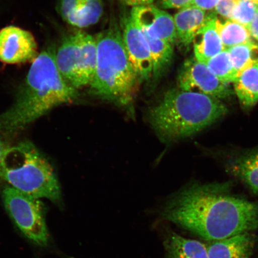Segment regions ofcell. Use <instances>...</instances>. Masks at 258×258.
Instances as JSON below:
<instances>
[{"label": "cell", "mask_w": 258, "mask_h": 258, "mask_svg": "<svg viewBox=\"0 0 258 258\" xmlns=\"http://www.w3.org/2000/svg\"><path fill=\"white\" fill-rule=\"evenodd\" d=\"M228 183H195L163 209L164 218L205 239L217 241L258 230V202L231 193Z\"/></svg>", "instance_id": "1"}, {"label": "cell", "mask_w": 258, "mask_h": 258, "mask_svg": "<svg viewBox=\"0 0 258 258\" xmlns=\"http://www.w3.org/2000/svg\"><path fill=\"white\" fill-rule=\"evenodd\" d=\"M78 93L61 75L55 51L44 50L32 62L14 104L0 114V134L14 135L57 106L72 102Z\"/></svg>", "instance_id": "2"}, {"label": "cell", "mask_w": 258, "mask_h": 258, "mask_svg": "<svg viewBox=\"0 0 258 258\" xmlns=\"http://www.w3.org/2000/svg\"><path fill=\"white\" fill-rule=\"evenodd\" d=\"M228 113L221 100L201 93L173 89L148 113V121L166 143L191 137Z\"/></svg>", "instance_id": "3"}, {"label": "cell", "mask_w": 258, "mask_h": 258, "mask_svg": "<svg viewBox=\"0 0 258 258\" xmlns=\"http://www.w3.org/2000/svg\"><path fill=\"white\" fill-rule=\"evenodd\" d=\"M96 64L90 84L92 91L102 99L125 105L137 91L138 77L129 60L117 24L96 37Z\"/></svg>", "instance_id": "4"}, {"label": "cell", "mask_w": 258, "mask_h": 258, "mask_svg": "<svg viewBox=\"0 0 258 258\" xmlns=\"http://www.w3.org/2000/svg\"><path fill=\"white\" fill-rule=\"evenodd\" d=\"M0 178L10 186L32 198L59 201V182L52 167L31 142L8 147L3 157Z\"/></svg>", "instance_id": "5"}, {"label": "cell", "mask_w": 258, "mask_h": 258, "mask_svg": "<svg viewBox=\"0 0 258 258\" xmlns=\"http://www.w3.org/2000/svg\"><path fill=\"white\" fill-rule=\"evenodd\" d=\"M96 38L82 31L68 35L55 53V60L61 75L75 89L90 85L96 64Z\"/></svg>", "instance_id": "6"}, {"label": "cell", "mask_w": 258, "mask_h": 258, "mask_svg": "<svg viewBox=\"0 0 258 258\" xmlns=\"http://www.w3.org/2000/svg\"><path fill=\"white\" fill-rule=\"evenodd\" d=\"M2 198L9 214L22 233L38 246H47L49 233L40 199L10 186L3 190Z\"/></svg>", "instance_id": "7"}, {"label": "cell", "mask_w": 258, "mask_h": 258, "mask_svg": "<svg viewBox=\"0 0 258 258\" xmlns=\"http://www.w3.org/2000/svg\"><path fill=\"white\" fill-rule=\"evenodd\" d=\"M178 85L184 91L201 93L219 100L233 94L230 85L219 80L207 64L195 57L183 63L178 76Z\"/></svg>", "instance_id": "8"}, {"label": "cell", "mask_w": 258, "mask_h": 258, "mask_svg": "<svg viewBox=\"0 0 258 258\" xmlns=\"http://www.w3.org/2000/svg\"><path fill=\"white\" fill-rule=\"evenodd\" d=\"M121 26L125 50L139 80L149 79L153 75V62L143 31L132 20L130 15L122 18Z\"/></svg>", "instance_id": "9"}, {"label": "cell", "mask_w": 258, "mask_h": 258, "mask_svg": "<svg viewBox=\"0 0 258 258\" xmlns=\"http://www.w3.org/2000/svg\"><path fill=\"white\" fill-rule=\"evenodd\" d=\"M37 44L27 30L8 26L0 30V61L9 63H24L37 56Z\"/></svg>", "instance_id": "10"}, {"label": "cell", "mask_w": 258, "mask_h": 258, "mask_svg": "<svg viewBox=\"0 0 258 258\" xmlns=\"http://www.w3.org/2000/svg\"><path fill=\"white\" fill-rule=\"evenodd\" d=\"M131 17L145 34L174 45L177 37L173 17L152 5L133 8Z\"/></svg>", "instance_id": "11"}, {"label": "cell", "mask_w": 258, "mask_h": 258, "mask_svg": "<svg viewBox=\"0 0 258 258\" xmlns=\"http://www.w3.org/2000/svg\"><path fill=\"white\" fill-rule=\"evenodd\" d=\"M57 11L68 24L83 28L98 23L104 8L102 0H58Z\"/></svg>", "instance_id": "12"}, {"label": "cell", "mask_w": 258, "mask_h": 258, "mask_svg": "<svg viewBox=\"0 0 258 258\" xmlns=\"http://www.w3.org/2000/svg\"><path fill=\"white\" fill-rule=\"evenodd\" d=\"M217 16L215 12H208L194 6L180 9L173 16L177 37L176 43L188 48L201 29Z\"/></svg>", "instance_id": "13"}, {"label": "cell", "mask_w": 258, "mask_h": 258, "mask_svg": "<svg viewBox=\"0 0 258 258\" xmlns=\"http://www.w3.org/2000/svg\"><path fill=\"white\" fill-rule=\"evenodd\" d=\"M253 237L250 233L214 241L208 246L209 258H250Z\"/></svg>", "instance_id": "14"}, {"label": "cell", "mask_w": 258, "mask_h": 258, "mask_svg": "<svg viewBox=\"0 0 258 258\" xmlns=\"http://www.w3.org/2000/svg\"><path fill=\"white\" fill-rule=\"evenodd\" d=\"M164 245L166 258H209L205 244L172 231L166 234Z\"/></svg>", "instance_id": "15"}, {"label": "cell", "mask_w": 258, "mask_h": 258, "mask_svg": "<svg viewBox=\"0 0 258 258\" xmlns=\"http://www.w3.org/2000/svg\"><path fill=\"white\" fill-rule=\"evenodd\" d=\"M217 16L210 20L194 40V51L196 59L206 63L212 57L225 49L220 36L216 29L215 19Z\"/></svg>", "instance_id": "16"}, {"label": "cell", "mask_w": 258, "mask_h": 258, "mask_svg": "<svg viewBox=\"0 0 258 258\" xmlns=\"http://www.w3.org/2000/svg\"><path fill=\"white\" fill-rule=\"evenodd\" d=\"M228 172L258 195V150L240 155L228 161Z\"/></svg>", "instance_id": "17"}, {"label": "cell", "mask_w": 258, "mask_h": 258, "mask_svg": "<svg viewBox=\"0 0 258 258\" xmlns=\"http://www.w3.org/2000/svg\"><path fill=\"white\" fill-rule=\"evenodd\" d=\"M234 86L242 107L250 109L255 105L258 102V63L240 73Z\"/></svg>", "instance_id": "18"}, {"label": "cell", "mask_w": 258, "mask_h": 258, "mask_svg": "<svg viewBox=\"0 0 258 258\" xmlns=\"http://www.w3.org/2000/svg\"><path fill=\"white\" fill-rule=\"evenodd\" d=\"M215 27L225 50L252 41L249 30L237 22L231 20L221 21L217 17Z\"/></svg>", "instance_id": "19"}, {"label": "cell", "mask_w": 258, "mask_h": 258, "mask_svg": "<svg viewBox=\"0 0 258 258\" xmlns=\"http://www.w3.org/2000/svg\"><path fill=\"white\" fill-rule=\"evenodd\" d=\"M144 33V32H143ZM150 47L153 62V77H159L172 60L173 45L169 42L151 38L144 33Z\"/></svg>", "instance_id": "20"}, {"label": "cell", "mask_w": 258, "mask_h": 258, "mask_svg": "<svg viewBox=\"0 0 258 258\" xmlns=\"http://www.w3.org/2000/svg\"><path fill=\"white\" fill-rule=\"evenodd\" d=\"M227 50L237 77L245 70L258 63V44L253 40Z\"/></svg>", "instance_id": "21"}, {"label": "cell", "mask_w": 258, "mask_h": 258, "mask_svg": "<svg viewBox=\"0 0 258 258\" xmlns=\"http://www.w3.org/2000/svg\"><path fill=\"white\" fill-rule=\"evenodd\" d=\"M205 63L210 71L222 82L230 85L237 79V74L227 50L222 51Z\"/></svg>", "instance_id": "22"}, {"label": "cell", "mask_w": 258, "mask_h": 258, "mask_svg": "<svg viewBox=\"0 0 258 258\" xmlns=\"http://www.w3.org/2000/svg\"><path fill=\"white\" fill-rule=\"evenodd\" d=\"M257 10L258 5L250 0H237L231 21L249 29Z\"/></svg>", "instance_id": "23"}, {"label": "cell", "mask_w": 258, "mask_h": 258, "mask_svg": "<svg viewBox=\"0 0 258 258\" xmlns=\"http://www.w3.org/2000/svg\"><path fill=\"white\" fill-rule=\"evenodd\" d=\"M237 0H219L214 10L216 15L221 16L225 20H231Z\"/></svg>", "instance_id": "24"}, {"label": "cell", "mask_w": 258, "mask_h": 258, "mask_svg": "<svg viewBox=\"0 0 258 258\" xmlns=\"http://www.w3.org/2000/svg\"><path fill=\"white\" fill-rule=\"evenodd\" d=\"M159 2L162 8L182 9L191 5L192 0H159Z\"/></svg>", "instance_id": "25"}, {"label": "cell", "mask_w": 258, "mask_h": 258, "mask_svg": "<svg viewBox=\"0 0 258 258\" xmlns=\"http://www.w3.org/2000/svg\"><path fill=\"white\" fill-rule=\"evenodd\" d=\"M219 0H192L191 5L205 12H214Z\"/></svg>", "instance_id": "26"}, {"label": "cell", "mask_w": 258, "mask_h": 258, "mask_svg": "<svg viewBox=\"0 0 258 258\" xmlns=\"http://www.w3.org/2000/svg\"><path fill=\"white\" fill-rule=\"evenodd\" d=\"M125 5L132 6L133 8L152 5L154 0H120Z\"/></svg>", "instance_id": "27"}, {"label": "cell", "mask_w": 258, "mask_h": 258, "mask_svg": "<svg viewBox=\"0 0 258 258\" xmlns=\"http://www.w3.org/2000/svg\"><path fill=\"white\" fill-rule=\"evenodd\" d=\"M251 37L258 41V10L251 21L249 29Z\"/></svg>", "instance_id": "28"}, {"label": "cell", "mask_w": 258, "mask_h": 258, "mask_svg": "<svg viewBox=\"0 0 258 258\" xmlns=\"http://www.w3.org/2000/svg\"><path fill=\"white\" fill-rule=\"evenodd\" d=\"M8 147V145L6 144L5 141L0 137V169H1L3 157L5 156L6 151L7 150Z\"/></svg>", "instance_id": "29"}, {"label": "cell", "mask_w": 258, "mask_h": 258, "mask_svg": "<svg viewBox=\"0 0 258 258\" xmlns=\"http://www.w3.org/2000/svg\"><path fill=\"white\" fill-rule=\"evenodd\" d=\"M250 1L255 3V4L258 5V0H250Z\"/></svg>", "instance_id": "30"}]
</instances>
